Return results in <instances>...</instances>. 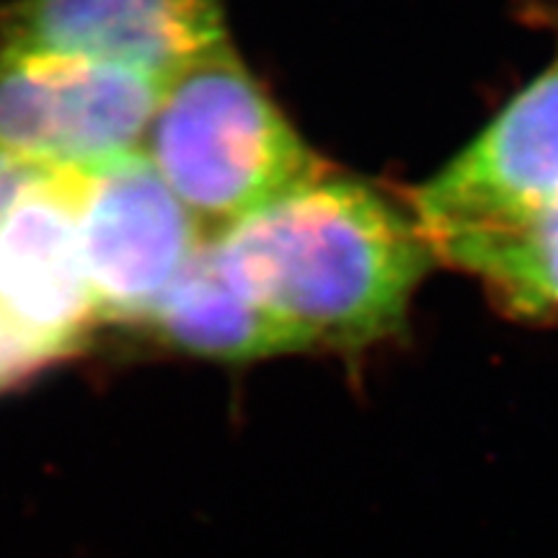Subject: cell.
<instances>
[{
	"label": "cell",
	"instance_id": "1",
	"mask_svg": "<svg viewBox=\"0 0 558 558\" xmlns=\"http://www.w3.org/2000/svg\"><path fill=\"white\" fill-rule=\"evenodd\" d=\"M220 267L308 349L360 352L407 324L437 262L414 209L337 171L213 233Z\"/></svg>",
	"mask_w": 558,
	"mask_h": 558
},
{
	"label": "cell",
	"instance_id": "2",
	"mask_svg": "<svg viewBox=\"0 0 558 558\" xmlns=\"http://www.w3.org/2000/svg\"><path fill=\"white\" fill-rule=\"evenodd\" d=\"M143 153L207 235L331 171L230 41L163 88Z\"/></svg>",
	"mask_w": 558,
	"mask_h": 558
},
{
	"label": "cell",
	"instance_id": "3",
	"mask_svg": "<svg viewBox=\"0 0 558 558\" xmlns=\"http://www.w3.org/2000/svg\"><path fill=\"white\" fill-rule=\"evenodd\" d=\"M163 88L78 54L0 47V156L94 171L143 150Z\"/></svg>",
	"mask_w": 558,
	"mask_h": 558
},
{
	"label": "cell",
	"instance_id": "4",
	"mask_svg": "<svg viewBox=\"0 0 558 558\" xmlns=\"http://www.w3.org/2000/svg\"><path fill=\"white\" fill-rule=\"evenodd\" d=\"M75 220L99 324L132 331L207 235L143 150L83 173Z\"/></svg>",
	"mask_w": 558,
	"mask_h": 558
},
{
	"label": "cell",
	"instance_id": "5",
	"mask_svg": "<svg viewBox=\"0 0 558 558\" xmlns=\"http://www.w3.org/2000/svg\"><path fill=\"white\" fill-rule=\"evenodd\" d=\"M81 177L39 169L0 209V311L41 373L81 354L101 326L75 220Z\"/></svg>",
	"mask_w": 558,
	"mask_h": 558
},
{
	"label": "cell",
	"instance_id": "6",
	"mask_svg": "<svg viewBox=\"0 0 558 558\" xmlns=\"http://www.w3.org/2000/svg\"><path fill=\"white\" fill-rule=\"evenodd\" d=\"M550 205H558V60L411 197L427 239Z\"/></svg>",
	"mask_w": 558,
	"mask_h": 558
},
{
	"label": "cell",
	"instance_id": "7",
	"mask_svg": "<svg viewBox=\"0 0 558 558\" xmlns=\"http://www.w3.org/2000/svg\"><path fill=\"white\" fill-rule=\"evenodd\" d=\"M228 41L222 0H11L0 47L122 65L166 88Z\"/></svg>",
	"mask_w": 558,
	"mask_h": 558
},
{
	"label": "cell",
	"instance_id": "8",
	"mask_svg": "<svg viewBox=\"0 0 558 558\" xmlns=\"http://www.w3.org/2000/svg\"><path fill=\"white\" fill-rule=\"evenodd\" d=\"M140 331L171 352L218 362H254L308 352L298 331L262 311L230 282L220 267L213 235L202 239Z\"/></svg>",
	"mask_w": 558,
	"mask_h": 558
},
{
	"label": "cell",
	"instance_id": "9",
	"mask_svg": "<svg viewBox=\"0 0 558 558\" xmlns=\"http://www.w3.org/2000/svg\"><path fill=\"white\" fill-rule=\"evenodd\" d=\"M437 262L478 277L501 308L558 320V205L525 218L432 235Z\"/></svg>",
	"mask_w": 558,
	"mask_h": 558
},
{
	"label": "cell",
	"instance_id": "10",
	"mask_svg": "<svg viewBox=\"0 0 558 558\" xmlns=\"http://www.w3.org/2000/svg\"><path fill=\"white\" fill-rule=\"evenodd\" d=\"M39 373L41 369L37 367V362L21 347V341L13 333L9 320H5L3 311H0V393L19 388L21 383H26Z\"/></svg>",
	"mask_w": 558,
	"mask_h": 558
}]
</instances>
